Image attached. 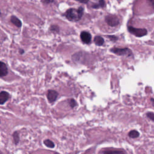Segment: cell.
I'll list each match as a JSON object with an SVG mask.
<instances>
[{
	"mask_svg": "<svg viewBox=\"0 0 154 154\" xmlns=\"http://www.w3.org/2000/svg\"><path fill=\"white\" fill-rule=\"evenodd\" d=\"M84 9L81 6L78 9H75L73 8H69L66 11L63 15L69 21L77 22L82 18L84 14Z\"/></svg>",
	"mask_w": 154,
	"mask_h": 154,
	"instance_id": "1",
	"label": "cell"
},
{
	"mask_svg": "<svg viewBox=\"0 0 154 154\" xmlns=\"http://www.w3.org/2000/svg\"><path fill=\"white\" fill-rule=\"evenodd\" d=\"M128 29L129 32L138 37H143L147 34V31L145 28H137L132 26H129Z\"/></svg>",
	"mask_w": 154,
	"mask_h": 154,
	"instance_id": "2",
	"label": "cell"
},
{
	"mask_svg": "<svg viewBox=\"0 0 154 154\" xmlns=\"http://www.w3.org/2000/svg\"><path fill=\"white\" fill-rule=\"evenodd\" d=\"M110 51L114 54H117L118 55H125L128 57H130L132 55V51L128 48H113L111 49Z\"/></svg>",
	"mask_w": 154,
	"mask_h": 154,
	"instance_id": "3",
	"label": "cell"
},
{
	"mask_svg": "<svg viewBox=\"0 0 154 154\" xmlns=\"http://www.w3.org/2000/svg\"><path fill=\"white\" fill-rule=\"evenodd\" d=\"M105 22L110 26H116L120 23L119 17L114 14H108L105 16Z\"/></svg>",
	"mask_w": 154,
	"mask_h": 154,
	"instance_id": "4",
	"label": "cell"
},
{
	"mask_svg": "<svg viewBox=\"0 0 154 154\" xmlns=\"http://www.w3.org/2000/svg\"><path fill=\"white\" fill-rule=\"evenodd\" d=\"M58 93L57 91L54 90H49L47 93V98L50 103L54 102L58 97Z\"/></svg>",
	"mask_w": 154,
	"mask_h": 154,
	"instance_id": "5",
	"label": "cell"
},
{
	"mask_svg": "<svg viewBox=\"0 0 154 154\" xmlns=\"http://www.w3.org/2000/svg\"><path fill=\"white\" fill-rule=\"evenodd\" d=\"M80 38L81 39V40L86 44H88L90 43L91 40V35L90 34V32L84 31H82L80 34Z\"/></svg>",
	"mask_w": 154,
	"mask_h": 154,
	"instance_id": "6",
	"label": "cell"
},
{
	"mask_svg": "<svg viewBox=\"0 0 154 154\" xmlns=\"http://www.w3.org/2000/svg\"><path fill=\"white\" fill-rule=\"evenodd\" d=\"M10 97V94L6 91H1L0 93V103L1 105H3L5 102H6Z\"/></svg>",
	"mask_w": 154,
	"mask_h": 154,
	"instance_id": "7",
	"label": "cell"
},
{
	"mask_svg": "<svg viewBox=\"0 0 154 154\" xmlns=\"http://www.w3.org/2000/svg\"><path fill=\"white\" fill-rule=\"evenodd\" d=\"M8 74V69L3 61H1L0 63V76L1 78L6 76Z\"/></svg>",
	"mask_w": 154,
	"mask_h": 154,
	"instance_id": "8",
	"label": "cell"
},
{
	"mask_svg": "<svg viewBox=\"0 0 154 154\" xmlns=\"http://www.w3.org/2000/svg\"><path fill=\"white\" fill-rule=\"evenodd\" d=\"M10 21L17 28H20L22 26V22L21 20L17 18L16 16H11L10 17Z\"/></svg>",
	"mask_w": 154,
	"mask_h": 154,
	"instance_id": "9",
	"label": "cell"
},
{
	"mask_svg": "<svg viewBox=\"0 0 154 154\" xmlns=\"http://www.w3.org/2000/svg\"><path fill=\"white\" fill-rule=\"evenodd\" d=\"M106 6V3L105 0H99L97 3H93L91 7L94 9H98L100 8H103Z\"/></svg>",
	"mask_w": 154,
	"mask_h": 154,
	"instance_id": "10",
	"label": "cell"
},
{
	"mask_svg": "<svg viewBox=\"0 0 154 154\" xmlns=\"http://www.w3.org/2000/svg\"><path fill=\"white\" fill-rule=\"evenodd\" d=\"M94 42L97 46H102L104 43V39L102 37L97 35L94 38Z\"/></svg>",
	"mask_w": 154,
	"mask_h": 154,
	"instance_id": "11",
	"label": "cell"
},
{
	"mask_svg": "<svg viewBox=\"0 0 154 154\" xmlns=\"http://www.w3.org/2000/svg\"><path fill=\"white\" fill-rule=\"evenodd\" d=\"M139 132L136 130H132L128 133V136L131 138H136L139 137Z\"/></svg>",
	"mask_w": 154,
	"mask_h": 154,
	"instance_id": "12",
	"label": "cell"
},
{
	"mask_svg": "<svg viewBox=\"0 0 154 154\" xmlns=\"http://www.w3.org/2000/svg\"><path fill=\"white\" fill-rule=\"evenodd\" d=\"M43 143H44V144H45V145L46 146H47V147H49V148H54V147H55L54 143L52 141H51L50 140H49V139L45 140L43 141Z\"/></svg>",
	"mask_w": 154,
	"mask_h": 154,
	"instance_id": "13",
	"label": "cell"
},
{
	"mask_svg": "<svg viewBox=\"0 0 154 154\" xmlns=\"http://www.w3.org/2000/svg\"><path fill=\"white\" fill-rule=\"evenodd\" d=\"M13 140H14V142L16 144H17L19 141V134L17 131H15L13 132Z\"/></svg>",
	"mask_w": 154,
	"mask_h": 154,
	"instance_id": "14",
	"label": "cell"
},
{
	"mask_svg": "<svg viewBox=\"0 0 154 154\" xmlns=\"http://www.w3.org/2000/svg\"><path fill=\"white\" fill-rule=\"evenodd\" d=\"M49 29L52 31V32H59V30H60V28H59V26L58 25H51L50 28H49Z\"/></svg>",
	"mask_w": 154,
	"mask_h": 154,
	"instance_id": "15",
	"label": "cell"
},
{
	"mask_svg": "<svg viewBox=\"0 0 154 154\" xmlns=\"http://www.w3.org/2000/svg\"><path fill=\"white\" fill-rule=\"evenodd\" d=\"M68 103L71 108H74L77 105L76 102L73 99H70L68 100Z\"/></svg>",
	"mask_w": 154,
	"mask_h": 154,
	"instance_id": "16",
	"label": "cell"
},
{
	"mask_svg": "<svg viewBox=\"0 0 154 154\" xmlns=\"http://www.w3.org/2000/svg\"><path fill=\"white\" fill-rule=\"evenodd\" d=\"M146 116L148 118H149L151 120L154 122V112H148L146 114Z\"/></svg>",
	"mask_w": 154,
	"mask_h": 154,
	"instance_id": "17",
	"label": "cell"
},
{
	"mask_svg": "<svg viewBox=\"0 0 154 154\" xmlns=\"http://www.w3.org/2000/svg\"><path fill=\"white\" fill-rule=\"evenodd\" d=\"M41 2L44 4H49L54 2V0H42Z\"/></svg>",
	"mask_w": 154,
	"mask_h": 154,
	"instance_id": "18",
	"label": "cell"
},
{
	"mask_svg": "<svg viewBox=\"0 0 154 154\" xmlns=\"http://www.w3.org/2000/svg\"><path fill=\"white\" fill-rule=\"evenodd\" d=\"M102 153H123V151H120V150H114V151H104L102 152Z\"/></svg>",
	"mask_w": 154,
	"mask_h": 154,
	"instance_id": "19",
	"label": "cell"
},
{
	"mask_svg": "<svg viewBox=\"0 0 154 154\" xmlns=\"http://www.w3.org/2000/svg\"><path fill=\"white\" fill-rule=\"evenodd\" d=\"M107 37L109 38V40L112 41H116L118 39V37H116V35H108Z\"/></svg>",
	"mask_w": 154,
	"mask_h": 154,
	"instance_id": "20",
	"label": "cell"
},
{
	"mask_svg": "<svg viewBox=\"0 0 154 154\" xmlns=\"http://www.w3.org/2000/svg\"><path fill=\"white\" fill-rule=\"evenodd\" d=\"M75 1L82 4H87L89 2V0H75Z\"/></svg>",
	"mask_w": 154,
	"mask_h": 154,
	"instance_id": "21",
	"label": "cell"
},
{
	"mask_svg": "<svg viewBox=\"0 0 154 154\" xmlns=\"http://www.w3.org/2000/svg\"><path fill=\"white\" fill-rule=\"evenodd\" d=\"M150 5L154 9V0H147Z\"/></svg>",
	"mask_w": 154,
	"mask_h": 154,
	"instance_id": "22",
	"label": "cell"
},
{
	"mask_svg": "<svg viewBox=\"0 0 154 154\" xmlns=\"http://www.w3.org/2000/svg\"><path fill=\"white\" fill-rule=\"evenodd\" d=\"M19 53H20V54H23L24 53V51H23V49H20V50H19Z\"/></svg>",
	"mask_w": 154,
	"mask_h": 154,
	"instance_id": "23",
	"label": "cell"
}]
</instances>
